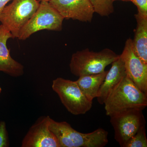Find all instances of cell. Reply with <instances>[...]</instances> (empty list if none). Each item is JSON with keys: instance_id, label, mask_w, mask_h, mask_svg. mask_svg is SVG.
<instances>
[{"instance_id": "obj_1", "label": "cell", "mask_w": 147, "mask_h": 147, "mask_svg": "<svg viewBox=\"0 0 147 147\" xmlns=\"http://www.w3.org/2000/svg\"><path fill=\"white\" fill-rule=\"evenodd\" d=\"M107 116L130 110H144L147 106V95L126 75L105 100Z\"/></svg>"}, {"instance_id": "obj_2", "label": "cell", "mask_w": 147, "mask_h": 147, "mask_svg": "<svg viewBox=\"0 0 147 147\" xmlns=\"http://www.w3.org/2000/svg\"><path fill=\"white\" fill-rule=\"evenodd\" d=\"M49 127L60 147H103L108 143V132L102 128L90 133H81L67 122L56 121L51 118Z\"/></svg>"}, {"instance_id": "obj_3", "label": "cell", "mask_w": 147, "mask_h": 147, "mask_svg": "<svg viewBox=\"0 0 147 147\" xmlns=\"http://www.w3.org/2000/svg\"><path fill=\"white\" fill-rule=\"evenodd\" d=\"M120 55L105 48L98 52L88 48L74 53L71 56L69 69L72 74L78 77L102 73L107 66L119 57Z\"/></svg>"}, {"instance_id": "obj_4", "label": "cell", "mask_w": 147, "mask_h": 147, "mask_svg": "<svg viewBox=\"0 0 147 147\" xmlns=\"http://www.w3.org/2000/svg\"><path fill=\"white\" fill-rule=\"evenodd\" d=\"M38 0H13L6 6L0 14V22L18 38L20 31L31 18L40 5Z\"/></svg>"}, {"instance_id": "obj_5", "label": "cell", "mask_w": 147, "mask_h": 147, "mask_svg": "<svg viewBox=\"0 0 147 147\" xmlns=\"http://www.w3.org/2000/svg\"><path fill=\"white\" fill-rule=\"evenodd\" d=\"M52 87L66 109L72 115H84L91 109L92 101L85 96L75 81L59 77L53 80Z\"/></svg>"}, {"instance_id": "obj_6", "label": "cell", "mask_w": 147, "mask_h": 147, "mask_svg": "<svg viewBox=\"0 0 147 147\" xmlns=\"http://www.w3.org/2000/svg\"><path fill=\"white\" fill-rule=\"evenodd\" d=\"M64 19L49 2L40 1L38 9L21 29L18 39L26 40L35 33L43 30L61 31Z\"/></svg>"}, {"instance_id": "obj_7", "label": "cell", "mask_w": 147, "mask_h": 147, "mask_svg": "<svg viewBox=\"0 0 147 147\" xmlns=\"http://www.w3.org/2000/svg\"><path fill=\"white\" fill-rule=\"evenodd\" d=\"M143 110H130L110 116V122L115 131V140L124 147L139 128L146 125Z\"/></svg>"}, {"instance_id": "obj_8", "label": "cell", "mask_w": 147, "mask_h": 147, "mask_svg": "<svg viewBox=\"0 0 147 147\" xmlns=\"http://www.w3.org/2000/svg\"><path fill=\"white\" fill-rule=\"evenodd\" d=\"M120 56L123 61L127 76L147 95V64L144 63L134 53L131 38L127 40Z\"/></svg>"}, {"instance_id": "obj_9", "label": "cell", "mask_w": 147, "mask_h": 147, "mask_svg": "<svg viewBox=\"0 0 147 147\" xmlns=\"http://www.w3.org/2000/svg\"><path fill=\"white\" fill-rule=\"evenodd\" d=\"M50 117H40L29 129L22 142V147H60L57 139L50 130Z\"/></svg>"}, {"instance_id": "obj_10", "label": "cell", "mask_w": 147, "mask_h": 147, "mask_svg": "<svg viewBox=\"0 0 147 147\" xmlns=\"http://www.w3.org/2000/svg\"><path fill=\"white\" fill-rule=\"evenodd\" d=\"M49 3L64 19L90 22L95 13L90 0H50Z\"/></svg>"}, {"instance_id": "obj_11", "label": "cell", "mask_w": 147, "mask_h": 147, "mask_svg": "<svg viewBox=\"0 0 147 147\" xmlns=\"http://www.w3.org/2000/svg\"><path fill=\"white\" fill-rule=\"evenodd\" d=\"M9 38L13 35L3 25H0V71L12 77H19L24 73L23 65L11 57L10 50L7 46Z\"/></svg>"}, {"instance_id": "obj_12", "label": "cell", "mask_w": 147, "mask_h": 147, "mask_svg": "<svg viewBox=\"0 0 147 147\" xmlns=\"http://www.w3.org/2000/svg\"><path fill=\"white\" fill-rule=\"evenodd\" d=\"M111 64V68L108 70L96 97L98 102L101 105L104 104L110 94L126 75L123 62L120 56Z\"/></svg>"}, {"instance_id": "obj_13", "label": "cell", "mask_w": 147, "mask_h": 147, "mask_svg": "<svg viewBox=\"0 0 147 147\" xmlns=\"http://www.w3.org/2000/svg\"><path fill=\"white\" fill-rule=\"evenodd\" d=\"M135 18L137 24L132 40L133 50L141 60L147 64V17L138 13Z\"/></svg>"}, {"instance_id": "obj_14", "label": "cell", "mask_w": 147, "mask_h": 147, "mask_svg": "<svg viewBox=\"0 0 147 147\" xmlns=\"http://www.w3.org/2000/svg\"><path fill=\"white\" fill-rule=\"evenodd\" d=\"M105 71L98 74L84 75L75 81L86 97L90 101L97 97L98 91L107 74Z\"/></svg>"}, {"instance_id": "obj_15", "label": "cell", "mask_w": 147, "mask_h": 147, "mask_svg": "<svg viewBox=\"0 0 147 147\" xmlns=\"http://www.w3.org/2000/svg\"><path fill=\"white\" fill-rule=\"evenodd\" d=\"M94 12L102 16H108L113 13L114 7L112 0H90Z\"/></svg>"}, {"instance_id": "obj_16", "label": "cell", "mask_w": 147, "mask_h": 147, "mask_svg": "<svg viewBox=\"0 0 147 147\" xmlns=\"http://www.w3.org/2000/svg\"><path fill=\"white\" fill-rule=\"evenodd\" d=\"M146 125L139 129L137 132L127 141L124 147H147Z\"/></svg>"}, {"instance_id": "obj_17", "label": "cell", "mask_w": 147, "mask_h": 147, "mask_svg": "<svg viewBox=\"0 0 147 147\" xmlns=\"http://www.w3.org/2000/svg\"><path fill=\"white\" fill-rule=\"evenodd\" d=\"M9 146L8 132L5 122L0 121V147H8Z\"/></svg>"}, {"instance_id": "obj_18", "label": "cell", "mask_w": 147, "mask_h": 147, "mask_svg": "<svg viewBox=\"0 0 147 147\" xmlns=\"http://www.w3.org/2000/svg\"><path fill=\"white\" fill-rule=\"evenodd\" d=\"M131 2L137 7L138 13L147 17V0H132Z\"/></svg>"}, {"instance_id": "obj_19", "label": "cell", "mask_w": 147, "mask_h": 147, "mask_svg": "<svg viewBox=\"0 0 147 147\" xmlns=\"http://www.w3.org/2000/svg\"><path fill=\"white\" fill-rule=\"evenodd\" d=\"M11 0H0V14L9 2Z\"/></svg>"}, {"instance_id": "obj_20", "label": "cell", "mask_w": 147, "mask_h": 147, "mask_svg": "<svg viewBox=\"0 0 147 147\" xmlns=\"http://www.w3.org/2000/svg\"><path fill=\"white\" fill-rule=\"evenodd\" d=\"M112 1L114 2L115 1H118V0H112ZM121 1H132V0H121Z\"/></svg>"}, {"instance_id": "obj_21", "label": "cell", "mask_w": 147, "mask_h": 147, "mask_svg": "<svg viewBox=\"0 0 147 147\" xmlns=\"http://www.w3.org/2000/svg\"><path fill=\"white\" fill-rule=\"evenodd\" d=\"M40 1H46V2H49L50 0H38Z\"/></svg>"}, {"instance_id": "obj_22", "label": "cell", "mask_w": 147, "mask_h": 147, "mask_svg": "<svg viewBox=\"0 0 147 147\" xmlns=\"http://www.w3.org/2000/svg\"><path fill=\"white\" fill-rule=\"evenodd\" d=\"M2 92V89L1 88V87H0V94H1V92Z\"/></svg>"}]
</instances>
